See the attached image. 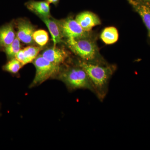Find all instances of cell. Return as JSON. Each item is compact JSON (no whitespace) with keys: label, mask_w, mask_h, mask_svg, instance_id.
<instances>
[{"label":"cell","mask_w":150,"mask_h":150,"mask_svg":"<svg viewBox=\"0 0 150 150\" xmlns=\"http://www.w3.org/2000/svg\"><path fill=\"white\" fill-rule=\"evenodd\" d=\"M78 65L87 73L94 89L95 94L102 101L107 95L109 81L115 71V67L103 62L80 61Z\"/></svg>","instance_id":"6da1fadb"},{"label":"cell","mask_w":150,"mask_h":150,"mask_svg":"<svg viewBox=\"0 0 150 150\" xmlns=\"http://www.w3.org/2000/svg\"><path fill=\"white\" fill-rule=\"evenodd\" d=\"M67 45L74 54L82 61L87 62H102L96 43L89 37L68 39Z\"/></svg>","instance_id":"7a4b0ae2"},{"label":"cell","mask_w":150,"mask_h":150,"mask_svg":"<svg viewBox=\"0 0 150 150\" xmlns=\"http://www.w3.org/2000/svg\"><path fill=\"white\" fill-rule=\"evenodd\" d=\"M59 78L70 90L85 89L95 94L94 89L87 74L78 65L63 71Z\"/></svg>","instance_id":"3957f363"},{"label":"cell","mask_w":150,"mask_h":150,"mask_svg":"<svg viewBox=\"0 0 150 150\" xmlns=\"http://www.w3.org/2000/svg\"><path fill=\"white\" fill-rule=\"evenodd\" d=\"M33 62L35 67V74L30 84L31 87L43 83L60 71V66L52 64L41 55H38Z\"/></svg>","instance_id":"277c9868"},{"label":"cell","mask_w":150,"mask_h":150,"mask_svg":"<svg viewBox=\"0 0 150 150\" xmlns=\"http://www.w3.org/2000/svg\"><path fill=\"white\" fill-rule=\"evenodd\" d=\"M59 22L64 38L67 40L89 37V32L85 31L76 20L71 18L59 20Z\"/></svg>","instance_id":"5b68a950"},{"label":"cell","mask_w":150,"mask_h":150,"mask_svg":"<svg viewBox=\"0 0 150 150\" xmlns=\"http://www.w3.org/2000/svg\"><path fill=\"white\" fill-rule=\"evenodd\" d=\"M17 28L16 36L21 42L26 44L34 43L33 38L35 28L28 21L24 19H19L15 23Z\"/></svg>","instance_id":"8992f818"},{"label":"cell","mask_w":150,"mask_h":150,"mask_svg":"<svg viewBox=\"0 0 150 150\" xmlns=\"http://www.w3.org/2000/svg\"><path fill=\"white\" fill-rule=\"evenodd\" d=\"M75 19L82 28L87 32H89L94 27L101 24V21L98 16L88 11L79 13Z\"/></svg>","instance_id":"52a82bcc"},{"label":"cell","mask_w":150,"mask_h":150,"mask_svg":"<svg viewBox=\"0 0 150 150\" xmlns=\"http://www.w3.org/2000/svg\"><path fill=\"white\" fill-rule=\"evenodd\" d=\"M41 55L49 62L59 66L64 63L69 56L67 51L56 46L46 49Z\"/></svg>","instance_id":"ba28073f"},{"label":"cell","mask_w":150,"mask_h":150,"mask_svg":"<svg viewBox=\"0 0 150 150\" xmlns=\"http://www.w3.org/2000/svg\"><path fill=\"white\" fill-rule=\"evenodd\" d=\"M25 6L30 11L40 18L51 16L50 4L46 1L30 0L25 3Z\"/></svg>","instance_id":"9c48e42d"},{"label":"cell","mask_w":150,"mask_h":150,"mask_svg":"<svg viewBox=\"0 0 150 150\" xmlns=\"http://www.w3.org/2000/svg\"><path fill=\"white\" fill-rule=\"evenodd\" d=\"M40 19L48 28L51 34L54 46H56L57 44L62 42L64 36L62 33L59 20H57L51 16Z\"/></svg>","instance_id":"30bf717a"},{"label":"cell","mask_w":150,"mask_h":150,"mask_svg":"<svg viewBox=\"0 0 150 150\" xmlns=\"http://www.w3.org/2000/svg\"><path fill=\"white\" fill-rule=\"evenodd\" d=\"M134 10L139 14L147 29L150 38V6L139 0H127Z\"/></svg>","instance_id":"8fae6325"},{"label":"cell","mask_w":150,"mask_h":150,"mask_svg":"<svg viewBox=\"0 0 150 150\" xmlns=\"http://www.w3.org/2000/svg\"><path fill=\"white\" fill-rule=\"evenodd\" d=\"M13 22L0 27V48H4L15 39L16 35Z\"/></svg>","instance_id":"7c38bea8"},{"label":"cell","mask_w":150,"mask_h":150,"mask_svg":"<svg viewBox=\"0 0 150 150\" xmlns=\"http://www.w3.org/2000/svg\"><path fill=\"white\" fill-rule=\"evenodd\" d=\"M119 34L118 30L113 26L105 28L100 34V38L106 45H111L118 41Z\"/></svg>","instance_id":"4fadbf2b"},{"label":"cell","mask_w":150,"mask_h":150,"mask_svg":"<svg viewBox=\"0 0 150 150\" xmlns=\"http://www.w3.org/2000/svg\"><path fill=\"white\" fill-rule=\"evenodd\" d=\"M21 41L16 36L14 40L10 45L6 46L4 49L7 57L9 60H10L15 57L16 55L17 54L18 52L21 49Z\"/></svg>","instance_id":"5bb4252c"},{"label":"cell","mask_w":150,"mask_h":150,"mask_svg":"<svg viewBox=\"0 0 150 150\" xmlns=\"http://www.w3.org/2000/svg\"><path fill=\"white\" fill-rule=\"evenodd\" d=\"M33 38L34 42L37 43L40 47H43L48 43L49 36L48 33L43 29L35 30L33 35Z\"/></svg>","instance_id":"9a60e30c"},{"label":"cell","mask_w":150,"mask_h":150,"mask_svg":"<svg viewBox=\"0 0 150 150\" xmlns=\"http://www.w3.org/2000/svg\"><path fill=\"white\" fill-rule=\"evenodd\" d=\"M42 50V47L29 46L23 49L25 56L26 64L31 63L37 57L39 52Z\"/></svg>","instance_id":"2e32d148"},{"label":"cell","mask_w":150,"mask_h":150,"mask_svg":"<svg viewBox=\"0 0 150 150\" xmlns=\"http://www.w3.org/2000/svg\"><path fill=\"white\" fill-rule=\"evenodd\" d=\"M23 66L20 62L15 58L10 59L8 62L3 67V70L12 74H16L18 73L22 67Z\"/></svg>","instance_id":"e0dca14e"},{"label":"cell","mask_w":150,"mask_h":150,"mask_svg":"<svg viewBox=\"0 0 150 150\" xmlns=\"http://www.w3.org/2000/svg\"><path fill=\"white\" fill-rule=\"evenodd\" d=\"M17 60L21 62L23 66L26 65L25 56L24 51L23 49H21L16 55L15 57Z\"/></svg>","instance_id":"ac0fdd59"},{"label":"cell","mask_w":150,"mask_h":150,"mask_svg":"<svg viewBox=\"0 0 150 150\" xmlns=\"http://www.w3.org/2000/svg\"><path fill=\"white\" fill-rule=\"evenodd\" d=\"M50 4H53L54 5L56 6L59 4L60 0H46Z\"/></svg>","instance_id":"d6986e66"},{"label":"cell","mask_w":150,"mask_h":150,"mask_svg":"<svg viewBox=\"0 0 150 150\" xmlns=\"http://www.w3.org/2000/svg\"><path fill=\"white\" fill-rule=\"evenodd\" d=\"M139 1L150 6V0H139Z\"/></svg>","instance_id":"ffe728a7"}]
</instances>
